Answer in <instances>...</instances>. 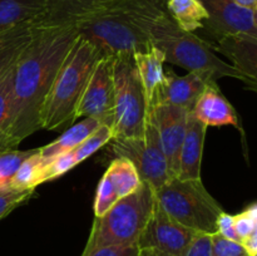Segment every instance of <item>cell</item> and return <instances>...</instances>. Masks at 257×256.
<instances>
[{"mask_svg": "<svg viewBox=\"0 0 257 256\" xmlns=\"http://www.w3.org/2000/svg\"><path fill=\"white\" fill-rule=\"evenodd\" d=\"M156 203V192L142 182L131 195L120 198L104 215L95 217L84 248L137 245Z\"/></svg>", "mask_w": 257, "mask_h": 256, "instance_id": "cell-5", "label": "cell"}, {"mask_svg": "<svg viewBox=\"0 0 257 256\" xmlns=\"http://www.w3.org/2000/svg\"><path fill=\"white\" fill-rule=\"evenodd\" d=\"M112 128L108 127V125H100L89 137H87L82 143H79L77 147L58 156L57 158L47 163L43 168L42 182L44 183L47 181L59 178L60 176H63L68 171L79 165L80 162L94 155L103 146H105L109 141H112Z\"/></svg>", "mask_w": 257, "mask_h": 256, "instance_id": "cell-17", "label": "cell"}, {"mask_svg": "<svg viewBox=\"0 0 257 256\" xmlns=\"http://www.w3.org/2000/svg\"><path fill=\"white\" fill-rule=\"evenodd\" d=\"M211 251V235L208 233H197L191 241L190 246L183 256H210Z\"/></svg>", "mask_w": 257, "mask_h": 256, "instance_id": "cell-32", "label": "cell"}, {"mask_svg": "<svg viewBox=\"0 0 257 256\" xmlns=\"http://www.w3.org/2000/svg\"><path fill=\"white\" fill-rule=\"evenodd\" d=\"M77 37L74 24L35 22L32 39L14 64L8 148H17L40 130L44 100Z\"/></svg>", "mask_w": 257, "mask_h": 256, "instance_id": "cell-1", "label": "cell"}, {"mask_svg": "<svg viewBox=\"0 0 257 256\" xmlns=\"http://www.w3.org/2000/svg\"><path fill=\"white\" fill-rule=\"evenodd\" d=\"M188 113L183 108L170 104H155L148 109L147 119L157 131L171 178L178 176L180 152L186 135Z\"/></svg>", "mask_w": 257, "mask_h": 256, "instance_id": "cell-11", "label": "cell"}, {"mask_svg": "<svg viewBox=\"0 0 257 256\" xmlns=\"http://www.w3.org/2000/svg\"><path fill=\"white\" fill-rule=\"evenodd\" d=\"M215 82L217 80L206 73L188 72L186 75H178L172 69H167L155 90L150 108L155 104H170L191 112L203 89Z\"/></svg>", "mask_w": 257, "mask_h": 256, "instance_id": "cell-13", "label": "cell"}, {"mask_svg": "<svg viewBox=\"0 0 257 256\" xmlns=\"http://www.w3.org/2000/svg\"><path fill=\"white\" fill-rule=\"evenodd\" d=\"M113 58L115 98L112 140L142 138L148 108L133 55L118 54Z\"/></svg>", "mask_w": 257, "mask_h": 256, "instance_id": "cell-7", "label": "cell"}, {"mask_svg": "<svg viewBox=\"0 0 257 256\" xmlns=\"http://www.w3.org/2000/svg\"><path fill=\"white\" fill-rule=\"evenodd\" d=\"M165 8L175 24L188 33L202 29L208 18L200 0H166Z\"/></svg>", "mask_w": 257, "mask_h": 256, "instance_id": "cell-23", "label": "cell"}, {"mask_svg": "<svg viewBox=\"0 0 257 256\" xmlns=\"http://www.w3.org/2000/svg\"><path fill=\"white\" fill-rule=\"evenodd\" d=\"M34 24L35 22L0 34V75L17 62L24 48L30 42Z\"/></svg>", "mask_w": 257, "mask_h": 256, "instance_id": "cell-24", "label": "cell"}, {"mask_svg": "<svg viewBox=\"0 0 257 256\" xmlns=\"http://www.w3.org/2000/svg\"><path fill=\"white\" fill-rule=\"evenodd\" d=\"M34 193V190L17 191V190H2L0 191V221L7 217L13 210L24 203Z\"/></svg>", "mask_w": 257, "mask_h": 256, "instance_id": "cell-30", "label": "cell"}, {"mask_svg": "<svg viewBox=\"0 0 257 256\" xmlns=\"http://www.w3.org/2000/svg\"><path fill=\"white\" fill-rule=\"evenodd\" d=\"M100 125L103 124H100L98 120L93 119V118H83L80 122L74 123L69 128H67L64 133L59 136L57 140L48 143L47 146L38 148L40 160H42V162L45 166L50 161L57 158L58 156L63 155V153L77 147L79 143H82L85 138L89 137Z\"/></svg>", "mask_w": 257, "mask_h": 256, "instance_id": "cell-20", "label": "cell"}, {"mask_svg": "<svg viewBox=\"0 0 257 256\" xmlns=\"http://www.w3.org/2000/svg\"><path fill=\"white\" fill-rule=\"evenodd\" d=\"M166 0H113L74 23L78 35L103 57L135 55L152 47L150 24L166 13Z\"/></svg>", "mask_w": 257, "mask_h": 256, "instance_id": "cell-2", "label": "cell"}, {"mask_svg": "<svg viewBox=\"0 0 257 256\" xmlns=\"http://www.w3.org/2000/svg\"><path fill=\"white\" fill-rule=\"evenodd\" d=\"M207 127L188 113L186 135L180 152V168L177 178L180 180H201L203 143Z\"/></svg>", "mask_w": 257, "mask_h": 256, "instance_id": "cell-18", "label": "cell"}, {"mask_svg": "<svg viewBox=\"0 0 257 256\" xmlns=\"http://www.w3.org/2000/svg\"><path fill=\"white\" fill-rule=\"evenodd\" d=\"M151 42L165 55V62L185 68L188 72L210 74L215 80L230 77L245 78L213 52L211 45L195 33H188L175 24L167 12L158 15L150 24Z\"/></svg>", "mask_w": 257, "mask_h": 256, "instance_id": "cell-4", "label": "cell"}, {"mask_svg": "<svg viewBox=\"0 0 257 256\" xmlns=\"http://www.w3.org/2000/svg\"><path fill=\"white\" fill-rule=\"evenodd\" d=\"M100 58L102 53L78 35L44 100L40 130L62 131L74 124L80 98Z\"/></svg>", "mask_w": 257, "mask_h": 256, "instance_id": "cell-3", "label": "cell"}, {"mask_svg": "<svg viewBox=\"0 0 257 256\" xmlns=\"http://www.w3.org/2000/svg\"><path fill=\"white\" fill-rule=\"evenodd\" d=\"M197 232L173 220L156 201L138 241L140 248H155L166 256H183Z\"/></svg>", "mask_w": 257, "mask_h": 256, "instance_id": "cell-10", "label": "cell"}, {"mask_svg": "<svg viewBox=\"0 0 257 256\" xmlns=\"http://www.w3.org/2000/svg\"><path fill=\"white\" fill-rule=\"evenodd\" d=\"M190 113L206 127L235 125L243 133L237 112L221 93L217 82L211 83L203 89Z\"/></svg>", "mask_w": 257, "mask_h": 256, "instance_id": "cell-16", "label": "cell"}, {"mask_svg": "<svg viewBox=\"0 0 257 256\" xmlns=\"http://www.w3.org/2000/svg\"><path fill=\"white\" fill-rule=\"evenodd\" d=\"M140 256H166L155 248H140Z\"/></svg>", "mask_w": 257, "mask_h": 256, "instance_id": "cell-35", "label": "cell"}, {"mask_svg": "<svg viewBox=\"0 0 257 256\" xmlns=\"http://www.w3.org/2000/svg\"><path fill=\"white\" fill-rule=\"evenodd\" d=\"M233 226L238 240H245L248 236L257 233V205L250 203L242 212L233 215Z\"/></svg>", "mask_w": 257, "mask_h": 256, "instance_id": "cell-28", "label": "cell"}, {"mask_svg": "<svg viewBox=\"0 0 257 256\" xmlns=\"http://www.w3.org/2000/svg\"><path fill=\"white\" fill-rule=\"evenodd\" d=\"M210 256H248V253L240 242L228 240L215 232L211 235Z\"/></svg>", "mask_w": 257, "mask_h": 256, "instance_id": "cell-29", "label": "cell"}, {"mask_svg": "<svg viewBox=\"0 0 257 256\" xmlns=\"http://www.w3.org/2000/svg\"><path fill=\"white\" fill-rule=\"evenodd\" d=\"M82 256H140V247L137 245L100 246L92 250L84 248Z\"/></svg>", "mask_w": 257, "mask_h": 256, "instance_id": "cell-31", "label": "cell"}, {"mask_svg": "<svg viewBox=\"0 0 257 256\" xmlns=\"http://www.w3.org/2000/svg\"><path fill=\"white\" fill-rule=\"evenodd\" d=\"M237 4H240L241 7H245L247 9L251 10H256L257 12V0H233Z\"/></svg>", "mask_w": 257, "mask_h": 256, "instance_id": "cell-34", "label": "cell"}, {"mask_svg": "<svg viewBox=\"0 0 257 256\" xmlns=\"http://www.w3.org/2000/svg\"><path fill=\"white\" fill-rule=\"evenodd\" d=\"M45 13L38 22L48 25L74 24L113 0H44Z\"/></svg>", "mask_w": 257, "mask_h": 256, "instance_id": "cell-19", "label": "cell"}, {"mask_svg": "<svg viewBox=\"0 0 257 256\" xmlns=\"http://www.w3.org/2000/svg\"><path fill=\"white\" fill-rule=\"evenodd\" d=\"M208 18L202 30L215 42L223 35L248 34L257 37L256 10L241 7L233 0H200Z\"/></svg>", "mask_w": 257, "mask_h": 256, "instance_id": "cell-12", "label": "cell"}, {"mask_svg": "<svg viewBox=\"0 0 257 256\" xmlns=\"http://www.w3.org/2000/svg\"><path fill=\"white\" fill-rule=\"evenodd\" d=\"M44 13V0H0V34L37 22Z\"/></svg>", "mask_w": 257, "mask_h": 256, "instance_id": "cell-21", "label": "cell"}, {"mask_svg": "<svg viewBox=\"0 0 257 256\" xmlns=\"http://www.w3.org/2000/svg\"><path fill=\"white\" fill-rule=\"evenodd\" d=\"M213 52L231 60L230 64L245 78V83L255 89L257 85V37L248 34L223 35L208 43Z\"/></svg>", "mask_w": 257, "mask_h": 256, "instance_id": "cell-15", "label": "cell"}, {"mask_svg": "<svg viewBox=\"0 0 257 256\" xmlns=\"http://www.w3.org/2000/svg\"><path fill=\"white\" fill-rule=\"evenodd\" d=\"M142 183L131 161L115 157L98 183L94 200V216L104 215L117 201L135 192Z\"/></svg>", "mask_w": 257, "mask_h": 256, "instance_id": "cell-14", "label": "cell"}, {"mask_svg": "<svg viewBox=\"0 0 257 256\" xmlns=\"http://www.w3.org/2000/svg\"><path fill=\"white\" fill-rule=\"evenodd\" d=\"M112 141V151L115 157L131 161L137 170L141 181L148 183L155 192L171 180L158 133L150 120L147 119L145 136L142 138Z\"/></svg>", "mask_w": 257, "mask_h": 256, "instance_id": "cell-8", "label": "cell"}, {"mask_svg": "<svg viewBox=\"0 0 257 256\" xmlns=\"http://www.w3.org/2000/svg\"><path fill=\"white\" fill-rule=\"evenodd\" d=\"M37 151V148L20 151L17 148H0V191L10 190L13 176L24 160Z\"/></svg>", "mask_w": 257, "mask_h": 256, "instance_id": "cell-27", "label": "cell"}, {"mask_svg": "<svg viewBox=\"0 0 257 256\" xmlns=\"http://www.w3.org/2000/svg\"><path fill=\"white\" fill-rule=\"evenodd\" d=\"M133 60H135L138 77L142 84L147 108H150L155 90L162 82L163 74H165V69H163V64L166 63L165 55L160 49L152 45L147 52L137 53L133 55Z\"/></svg>", "mask_w": 257, "mask_h": 256, "instance_id": "cell-22", "label": "cell"}, {"mask_svg": "<svg viewBox=\"0 0 257 256\" xmlns=\"http://www.w3.org/2000/svg\"><path fill=\"white\" fill-rule=\"evenodd\" d=\"M113 59L103 57L97 63L78 104L77 118H93L112 128L115 98Z\"/></svg>", "mask_w": 257, "mask_h": 256, "instance_id": "cell-9", "label": "cell"}, {"mask_svg": "<svg viewBox=\"0 0 257 256\" xmlns=\"http://www.w3.org/2000/svg\"><path fill=\"white\" fill-rule=\"evenodd\" d=\"M14 64L0 75V148H8V133L12 117Z\"/></svg>", "mask_w": 257, "mask_h": 256, "instance_id": "cell-26", "label": "cell"}, {"mask_svg": "<svg viewBox=\"0 0 257 256\" xmlns=\"http://www.w3.org/2000/svg\"><path fill=\"white\" fill-rule=\"evenodd\" d=\"M44 163L42 162L38 153V148L32 156L24 160L15 175L13 176L10 188L17 191H29L34 190L39 185H42V175Z\"/></svg>", "mask_w": 257, "mask_h": 256, "instance_id": "cell-25", "label": "cell"}, {"mask_svg": "<svg viewBox=\"0 0 257 256\" xmlns=\"http://www.w3.org/2000/svg\"><path fill=\"white\" fill-rule=\"evenodd\" d=\"M217 232L220 233L221 236H223V237L228 238V240L240 242L237 233H236L235 231V226H233V215H231V213H227L223 211V212L218 216Z\"/></svg>", "mask_w": 257, "mask_h": 256, "instance_id": "cell-33", "label": "cell"}, {"mask_svg": "<svg viewBox=\"0 0 257 256\" xmlns=\"http://www.w3.org/2000/svg\"><path fill=\"white\" fill-rule=\"evenodd\" d=\"M156 201L173 220L195 232H217V220L223 208L201 180L171 178L156 191Z\"/></svg>", "mask_w": 257, "mask_h": 256, "instance_id": "cell-6", "label": "cell"}]
</instances>
